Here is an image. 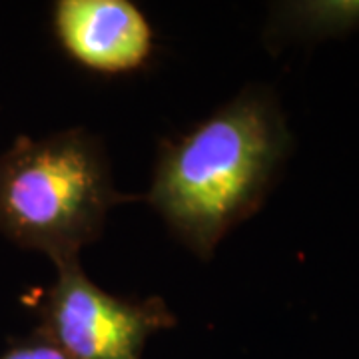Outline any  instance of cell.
<instances>
[{"label": "cell", "instance_id": "5", "mask_svg": "<svg viewBox=\"0 0 359 359\" xmlns=\"http://www.w3.org/2000/svg\"><path fill=\"white\" fill-rule=\"evenodd\" d=\"M359 26V0L285 2L271 11L268 39L321 40L341 36Z\"/></svg>", "mask_w": 359, "mask_h": 359}, {"label": "cell", "instance_id": "2", "mask_svg": "<svg viewBox=\"0 0 359 359\" xmlns=\"http://www.w3.org/2000/svg\"><path fill=\"white\" fill-rule=\"evenodd\" d=\"M130 200L112 184L100 140L84 128L18 136L0 156V233L54 264L78 259L102 236L108 212Z\"/></svg>", "mask_w": 359, "mask_h": 359}, {"label": "cell", "instance_id": "6", "mask_svg": "<svg viewBox=\"0 0 359 359\" xmlns=\"http://www.w3.org/2000/svg\"><path fill=\"white\" fill-rule=\"evenodd\" d=\"M0 359H70L66 355L60 347L52 341L50 337L42 334V332H34L30 337L20 339L13 346L8 347Z\"/></svg>", "mask_w": 359, "mask_h": 359}, {"label": "cell", "instance_id": "4", "mask_svg": "<svg viewBox=\"0 0 359 359\" xmlns=\"http://www.w3.org/2000/svg\"><path fill=\"white\" fill-rule=\"evenodd\" d=\"M52 32L72 62L102 76L132 74L154 52L152 25L128 0H58Z\"/></svg>", "mask_w": 359, "mask_h": 359}, {"label": "cell", "instance_id": "3", "mask_svg": "<svg viewBox=\"0 0 359 359\" xmlns=\"http://www.w3.org/2000/svg\"><path fill=\"white\" fill-rule=\"evenodd\" d=\"M39 332L70 359H142L150 335L176 325L166 302L104 292L80 259L56 264V282L36 304Z\"/></svg>", "mask_w": 359, "mask_h": 359}, {"label": "cell", "instance_id": "1", "mask_svg": "<svg viewBox=\"0 0 359 359\" xmlns=\"http://www.w3.org/2000/svg\"><path fill=\"white\" fill-rule=\"evenodd\" d=\"M276 96L248 88L190 132L164 140L146 202L202 259L262 205L290 154Z\"/></svg>", "mask_w": 359, "mask_h": 359}]
</instances>
